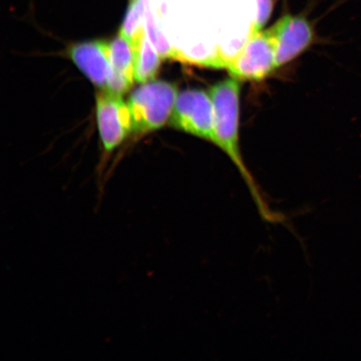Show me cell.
I'll list each match as a JSON object with an SVG mask.
<instances>
[{"mask_svg":"<svg viewBox=\"0 0 361 361\" xmlns=\"http://www.w3.org/2000/svg\"><path fill=\"white\" fill-rule=\"evenodd\" d=\"M240 93L241 80L233 76L216 82L209 89L214 108L215 145L222 149L229 157L250 188L255 192L239 146Z\"/></svg>","mask_w":361,"mask_h":361,"instance_id":"6da1fadb","label":"cell"},{"mask_svg":"<svg viewBox=\"0 0 361 361\" xmlns=\"http://www.w3.org/2000/svg\"><path fill=\"white\" fill-rule=\"evenodd\" d=\"M170 125L216 144L214 108L210 94L200 89L185 90L178 94Z\"/></svg>","mask_w":361,"mask_h":361,"instance_id":"277c9868","label":"cell"},{"mask_svg":"<svg viewBox=\"0 0 361 361\" xmlns=\"http://www.w3.org/2000/svg\"><path fill=\"white\" fill-rule=\"evenodd\" d=\"M99 132L106 151H111L133 132L132 116L128 104L120 94L107 92L97 97Z\"/></svg>","mask_w":361,"mask_h":361,"instance_id":"8992f818","label":"cell"},{"mask_svg":"<svg viewBox=\"0 0 361 361\" xmlns=\"http://www.w3.org/2000/svg\"><path fill=\"white\" fill-rule=\"evenodd\" d=\"M178 88L164 80L149 81L135 89L128 103L133 132L143 134L162 128L173 113Z\"/></svg>","mask_w":361,"mask_h":361,"instance_id":"3957f363","label":"cell"},{"mask_svg":"<svg viewBox=\"0 0 361 361\" xmlns=\"http://www.w3.org/2000/svg\"><path fill=\"white\" fill-rule=\"evenodd\" d=\"M275 44L276 68L288 64L314 42V30L304 16L286 13L267 30Z\"/></svg>","mask_w":361,"mask_h":361,"instance_id":"5b68a950","label":"cell"},{"mask_svg":"<svg viewBox=\"0 0 361 361\" xmlns=\"http://www.w3.org/2000/svg\"><path fill=\"white\" fill-rule=\"evenodd\" d=\"M275 0H257V15L250 26V32H259L267 24L274 8Z\"/></svg>","mask_w":361,"mask_h":361,"instance_id":"30bf717a","label":"cell"},{"mask_svg":"<svg viewBox=\"0 0 361 361\" xmlns=\"http://www.w3.org/2000/svg\"><path fill=\"white\" fill-rule=\"evenodd\" d=\"M110 47L111 70L106 90L121 96L133 87L135 80L133 48L129 40L120 34Z\"/></svg>","mask_w":361,"mask_h":361,"instance_id":"ba28073f","label":"cell"},{"mask_svg":"<svg viewBox=\"0 0 361 361\" xmlns=\"http://www.w3.org/2000/svg\"><path fill=\"white\" fill-rule=\"evenodd\" d=\"M201 66L227 70L240 80H263L276 68L275 44L267 30L250 31L246 42L234 55H225L219 49L202 59Z\"/></svg>","mask_w":361,"mask_h":361,"instance_id":"7a4b0ae2","label":"cell"},{"mask_svg":"<svg viewBox=\"0 0 361 361\" xmlns=\"http://www.w3.org/2000/svg\"><path fill=\"white\" fill-rule=\"evenodd\" d=\"M134 51L135 80L145 84L156 78L161 64V56L142 29L130 40Z\"/></svg>","mask_w":361,"mask_h":361,"instance_id":"9c48e42d","label":"cell"},{"mask_svg":"<svg viewBox=\"0 0 361 361\" xmlns=\"http://www.w3.org/2000/svg\"><path fill=\"white\" fill-rule=\"evenodd\" d=\"M149 1H150V0H143V2L145 4L146 6H149Z\"/></svg>","mask_w":361,"mask_h":361,"instance_id":"8fae6325","label":"cell"},{"mask_svg":"<svg viewBox=\"0 0 361 361\" xmlns=\"http://www.w3.org/2000/svg\"><path fill=\"white\" fill-rule=\"evenodd\" d=\"M69 56L87 78L99 88L106 90L111 70L110 43L94 40L72 45Z\"/></svg>","mask_w":361,"mask_h":361,"instance_id":"52a82bcc","label":"cell"}]
</instances>
